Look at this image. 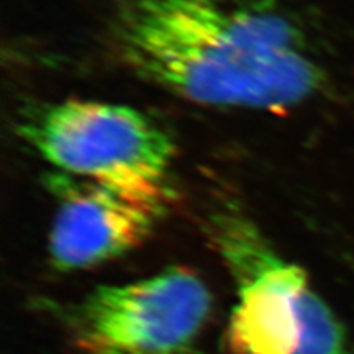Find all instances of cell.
<instances>
[{"instance_id": "obj_3", "label": "cell", "mask_w": 354, "mask_h": 354, "mask_svg": "<svg viewBox=\"0 0 354 354\" xmlns=\"http://www.w3.org/2000/svg\"><path fill=\"white\" fill-rule=\"evenodd\" d=\"M17 131L57 172L128 189L171 192V135L141 110L68 99L28 109Z\"/></svg>"}, {"instance_id": "obj_5", "label": "cell", "mask_w": 354, "mask_h": 354, "mask_svg": "<svg viewBox=\"0 0 354 354\" xmlns=\"http://www.w3.org/2000/svg\"><path fill=\"white\" fill-rule=\"evenodd\" d=\"M57 205L48 253L55 268L79 271L143 245L165 218L172 192L128 189L55 172L48 180Z\"/></svg>"}, {"instance_id": "obj_2", "label": "cell", "mask_w": 354, "mask_h": 354, "mask_svg": "<svg viewBox=\"0 0 354 354\" xmlns=\"http://www.w3.org/2000/svg\"><path fill=\"white\" fill-rule=\"evenodd\" d=\"M234 287L233 354H353L346 330L299 264L286 259L233 203L209 216Z\"/></svg>"}, {"instance_id": "obj_4", "label": "cell", "mask_w": 354, "mask_h": 354, "mask_svg": "<svg viewBox=\"0 0 354 354\" xmlns=\"http://www.w3.org/2000/svg\"><path fill=\"white\" fill-rule=\"evenodd\" d=\"M214 299L187 268L100 286L79 304L73 333L86 354H196Z\"/></svg>"}, {"instance_id": "obj_1", "label": "cell", "mask_w": 354, "mask_h": 354, "mask_svg": "<svg viewBox=\"0 0 354 354\" xmlns=\"http://www.w3.org/2000/svg\"><path fill=\"white\" fill-rule=\"evenodd\" d=\"M110 32L133 73L209 107L284 110L325 77L304 30L272 0H118Z\"/></svg>"}]
</instances>
